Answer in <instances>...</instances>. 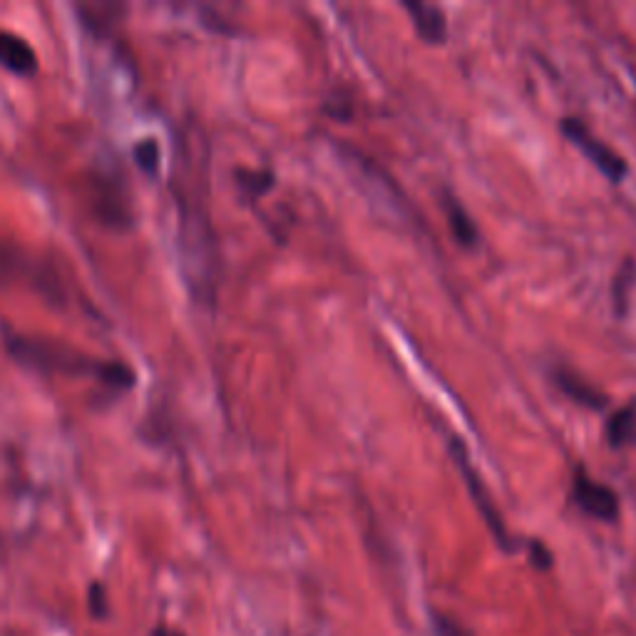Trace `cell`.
<instances>
[{
    "instance_id": "cell-11",
    "label": "cell",
    "mask_w": 636,
    "mask_h": 636,
    "mask_svg": "<svg viewBox=\"0 0 636 636\" xmlns=\"http://www.w3.org/2000/svg\"><path fill=\"white\" fill-rule=\"evenodd\" d=\"M132 158H134V164H138L144 174H148V176H158V172H160V160H162L160 142L154 140V138L134 142Z\"/></svg>"
},
{
    "instance_id": "cell-13",
    "label": "cell",
    "mask_w": 636,
    "mask_h": 636,
    "mask_svg": "<svg viewBox=\"0 0 636 636\" xmlns=\"http://www.w3.org/2000/svg\"><path fill=\"white\" fill-rule=\"evenodd\" d=\"M90 607H92V614L95 617H105L108 614V597H105V587L102 584H92V589H90Z\"/></svg>"
},
{
    "instance_id": "cell-8",
    "label": "cell",
    "mask_w": 636,
    "mask_h": 636,
    "mask_svg": "<svg viewBox=\"0 0 636 636\" xmlns=\"http://www.w3.org/2000/svg\"><path fill=\"white\" fill-rule=\"evenodd\" d=\"M604 435H607L612 447L636 445V398L612 415L607 427H604Z\"/></svg>"
},
{
    "instance_id": "cell-9",
    "label": "cell",
    "mask_w": 636,
    "mask_h": 636,
    "mask_svg": "<svg viewBox=\"0 0 636 636\" xmlns=\"http://www.w3.org/2000/svg\"><path fill=\"white\" fill-rule=\"evenodd\" d=\"M445 210H447V219H451V226H453V234L457 236V242H461L463 246H473L477 242V226L473 224V219L467 216V212L453 200V196H445Z\"/></svg>"
},
{
    "instance_id": "cell-2",
    "label": "cell",
    "mask_w": 636,
    "mask_h": 636,
    "mask_svg": "<svg viewBox=\"0 0 636 636\" xmlns=\"http://www.w3.org/2000/svg\"><path fill=\"white\" fill-rule=\"evenodd\" d=\"M562 132H565V138L572 144H577V148L587 154V160H592V164L597 166L602 174H607L612 182L624 180V174L629 170L627 162H624L609 144H604L602 140L594 138L587 124H582L575 118H565L562 120Z\"/></svg>"
},
{
    "instance_id": "cell-5",
    "label": "cell",
    "mask_w": 636,
    "mask_h": 636,
    "mask_svg": "<svg viewBox=\"0 0 636 636\" xmlns=\"http://www.w3.org/2000/svg\"><path fill=\"white\" fill-rule=\"evenodd\" d=\"M0 68L18 78H36L40 62L33 46L13 30H0Z\"/></svg>"
},
{
    "instance_id": "cell-4",
    "label": "cell",
    "mask_w": 636,
    "mask_h": 636,
    "mask_svg": "<svg viewBox=\"0 0 636 636\" xmlns=\"http://www.w3.org/2000/svg\"><path fill=\"white\" fill-rule=\"evenodd\" d=\"M572 495H575L577 505L584 509V513L592 515L594 519H602V523H614L619 515L617 493H614V489L607 485L594 483L589 475L577 473Z\"/></svg>"
},
{
    "instance_id": "cell-14",
    "label": "cell",
    "mask_w": 636,
    "mask_h": 636,
    "mask_svg": "<svg viewBox=\"0 0 636 636\" xmlns=\"http://www.w3.org/2000/svg\"><path fill=\"white\" fill-rule=\"evenodd\" d=\"M529 555H532V562H535V565H537L539 569H549L552 559H549V552H547L545 545H539V542H532V545H529Z\"/></svg>"
},
{
    "instance_id": "cell-12",
    "label": "cell",
    "mask_w": 636,
    "mask_h": 636,
    "mask_svg": "<svg viewBox=\"0 0 636 636\" xmlns=\"http://www.w3.org/2000/svg\"><path fill=\"white\" fill-rule=\"evenodd\" d=\"M634 262L627 259V262L622 264V271L614 279V289H612V296H614V304H617V314H624V306H627V296H629V289L634 284Z\"/></svg>"
},
{
    "instance_id": "cell-10",
    "label": "cell",
    "mask_w": 636,
    "mask_h": 636,
    "mask_svg": "<svg viewBox=\"0 0 636 636\" xmlns=\"http://www.w3.org/2000/svg\"><path fill=\"white\" fill-rule=\"evenodd\" d=\"M234 176L236 184L242 186V192L246 196H252V200L266 194L271 186H274V174L269 170H246V166H242V170L234 172Z\"/></svg>"
},
{
    "instance_id": "cell-15",
    "label": "cell",
    "mask_w": 636,
    "mask_h": 636,
    "mask_svg": "<svg viewBox=\"0 0 636 636\" xmlns=\"http://www.w3.org/2000/svg\"><path fill=\"white\" fill-rule=\"evenodd\" d=\"M152 636H184L182 632H174V629H166V627H158L154 629Z\"/></svg>"
},
{
    "instance_id": "cell-7",
    "label": "cell",
    "mask_w": 636,
    "mask_h": 636,
    "mask_svg": "<svg viewBox=\"0 0 636 636\" xmlns=\"http://www.w3.org/2000/svg\"><path fill=\"white\" fill-rule=\"evenodd\" d=\"M555 383L559 385L562 393L569 395V398L575 403L584 405V408L599 411V408H604V405H607V395L599 393L592 383L579 378L575 371H569V369L555 371Z\"/></svg>"
},
{
    "instance_id": "cell-3",
    "label": "cell",
    "mask_w": 636,
    "mask_h": 636,
    "mask_svg": "<svg viewBox=\"0 0 636 636\" xmlns=\"http://www.w3.org/2000/svg\"><path fill=\"white\" fill-rule=\"evenodd\" d=\"M451 451H453V455H455V463L461 465V471H463V475H465V485H467V489H471L473 503L477 505L479 515H483V519L487 523L489 532H493L495 539L499 542V545H503V549L513 552V549H515V542L509 539L507 529H505V525H503V519H499V513L495 509L493 499H489L487 487L483 485V479H479V475L473 471V465H471V461H467V453H465V447L461 445V441H453V443H451Z\"/></svg>"
},
{
    "instance_id": "cell-6",
    "label": "cell",
    "mask_w": 636,
    "mask_h": 636,
    "mask_svg": "<svg viewBox=\"0 0 636 636\" xmlns=\"http://www.w3.org/2000/svg\"><path fill=\"white\" fill-rule=\"evenodd\" d=\"M403 8L408 10L415 30H418L425 43H443L447 36V23L443 10L431 3H418V0H405Z\"/></svg>"
},
{
    "instance_id": "cell-1",
    "label": "cell",
    "mask_w": 636,
    "mask_h": 636,
    "mask_svg": "<svg viewBox=\"0 0 636 636\" xmlns=\"http://www.w3.org/2000/svg\"><path fill=\"white\" fill-rule=\"evenodd\" d=\"M3 343L13 361L28 371L43 375H92L102 385L120 393L138 385V373L130 363L88 356L85 351H78L70 343L20 333L10 326H3Z\"/></svg>"
}]
</instances>
